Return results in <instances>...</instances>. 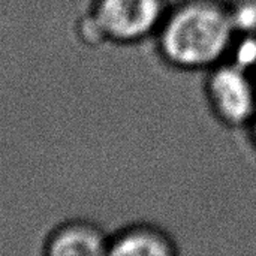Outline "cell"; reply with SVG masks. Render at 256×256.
<instances>
[{
  "instance_id": "1",
  "label": "cell",
  "mask_w": 256,
  "mask_h": 256,
  "mask_svg": "<svg viewBox=\"0 0 256 256\" xmlns=\"http://www.w3.org/2000/svg\"><path fill=\"white\" fill-rule=\"evenodd\" d=\"M236 30L231 8L219 0H183L168 8L154 34L156 48L172 68H213L230 51Z\"/></svg>"
},
{
  "instance_id": "2",
  "label": "cell",
  "mask_w": 256,
  "mask_h": 256,
  "mask_svg": "<svg viewBox=\"0 0 256 256\" xmlns=\"http://www.w3.org/2000/svg\"><path fill=\"white\" fill-rule=\"evenodd\" d=\"M168 8L166 0H90L76 33L87 45H135L154 38Z\"/></svg>"
},
{
  "instance_id": "3",
  "label": "cell",
  "mask_w": 256,
  "mask_h": 256,
  "mask_svg": "<svg viewBox=\"0 0 256 256\" xmlns=\"http://www.w3.org/2000/svg\"><path fill=\"white\" fill-rule=\"evenodd\" d=\"M207 96L213 111L226 124H250L256 112V87L243 64L213 66L207 80Z\"/></svg>"
},
{
  "instance_id": "4",
  "label": "cell",
  "mask_w": 256,
  "mask_h": 256,
  "mask_svg": "<svg viewBox=\"0 0 256 256\" xmlns=\"http://www.w3.org/2000/svg\"><path fill=\"white\" fill-rule=\"evenodd\" d=\"M110 232L90 219H69L56 225L42 242L48 256H98L108 254Z\"/></svg>"
},
{
  "instance_id": "5",
  "label": "cell",
  "mask_w": 256,
  "mask_h": 256,
  "mask_svg": "<svg viewBox=\"0 0 256 256\" xmlns=\"http://www.w3.org/2000/svg\"><path fill=\"white\" fill-rule=\"evenodd\" d=\"M177 254L174 240L159 226L147 222L129 224L110 232L111 256H170Z\"/></svg>"
},
{
  "instance_id": "6",
  "label": "cell",
  "mask_w": 256,
  "mask_h": 256,
  "mask_svg": "<svg viewBox=\"0 0 256 256\" xmlns=\"http://www.w3.org/2000/svg\"><path fill=\"white\" fill-rule=\"evenodd\" d=\"M250 124H252V135H254V141H255V144H256V112H255V116H254V118H252V122H250Z\"/></svg>"
}]
</instances>
